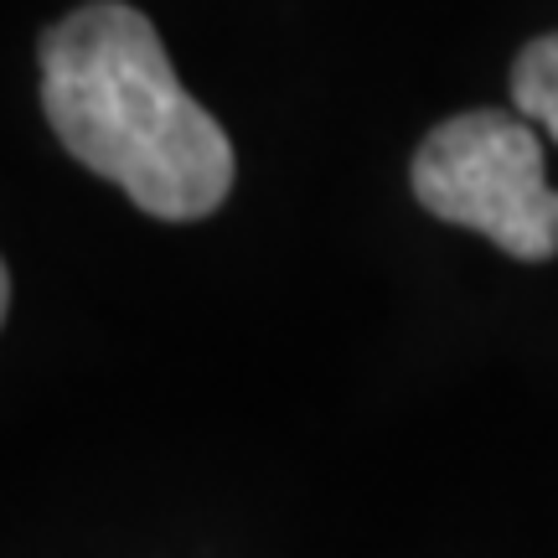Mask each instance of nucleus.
<instances>
[{"label": "nucleus", "instance_id": "obj_1", "mask_svg": "<svg viewBox=\"0 0 558 558\" xmlns=\"http://www.w3.org/2000/svg\"><path fill=\"white\" fill-rule=\"evenodd\" d=\"M62 150L160 222L213 218L233 192V140L181 88L156 21L88 0L37 41Z\"/></svg>", "mask_w": 558, "mask_h": 558}, {"label": "nucleus", "instance_id": "obj_2", "mask_svg": "<svg viewBox=\"0 0 558 558\" xmlns=\"http://www.w3.org/2000/svg\"><path fill=\"white\" fill-rule=\"evenodd\" d=\"M418 207L471 228L522 264L558 259V192L538 130L507 109H471L435 124L409 166Z\"/></svg>", "mask_w": 558, "mask_h": 558}, {"label": "nucleus", "instance_id": "obj_3", "mask_svg": "<svg viewBox=\"0 0 558 558\" xmlns=\"http://www.w3.org/2000/svg\"><path fill=\"white\" fill-rule=\"evenodd\" d=\"M512 104L522 120L543 124L558 140V32L533 37L512 62Z\"/></svg>", "mask_w": 558, "mask_h": 558}, {"label": "nucleus", "instance_id": "obj_4", "mask_svg": "<svg viewBox=\"0 0 558 558\" xmlns=\"http://www.w3.org/2000/svg\"><path fill=\"white\" fill-rule=\"evenodd\" d=\"M5 305H11V275H5V264H0V320H5Z\"/></svg>", "mask_w": 558, "mask_h": 558}]
</instances>
